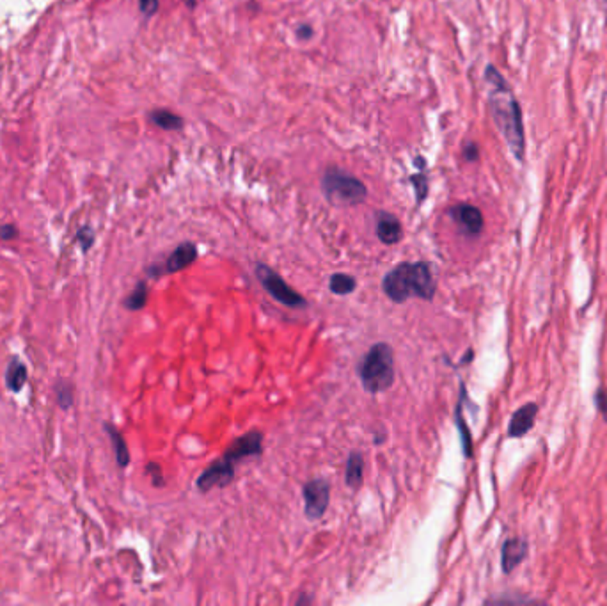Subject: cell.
I'll use <instances>...</instances> for the list:
<instances>
[{"mask_svg":"<svg viewBox=\"0 0 607 606\" xmlns=\"http://www.w3.org/2000/svg\"><path fill=\"white\" fill-rule=\"evenodd\" d=\"M359 377L364 390L370 393H382L391 388L394 382V358L388 343L371 347L359 364Z\"/></svg>","mask_w":607,"mask_h":606,"instance_id":"cell-3","label":"cell"},{"mask_svg":"<svg viewBox=\"0 0 607 606\" xmlns=\"http://www.w3.org/2000/svg\"><path fill=\"white\" fill-rule=\"evenodd\" d=\"M107 430H108V434H110V439H112V443H114V448H116L117 463H119V466H123V468H125L126 464L130 463V454H128V450H126L125 439L121 438V434L117 432L116 429H112L110 425H107Z\"/></svg>","mask_w":607,"mask_h":606,"instance_id":"cell-18","label":"cell"},{"mask_svg":"<svg viewBox=\"0 0 607 606\" xmlns=\"http://www.w3.org/2000/svg\"><path fill=\"white\" fill-rule=\"evenodd\" d=\"M256 276H258L259 283L265 286V290H267L274 299L279 301L281 304H285V306L288 307H302L307 304L306 299L293 290L291 286L286 285L285 279H283L276 270H272L268 265L265 264L256 265Z\"/></svg>","mask_w":607,"mask_h":606,"instance_id":"cell-5","label":"cell"},{"mask_svg":"<svg viewBox=\"0 0 607 606\" xmlns=\"http://www.w3.org/2000/svg\"><path fill=\"white\" fill-rule=\"evenodd\" d=\"M465 156H467L469 161H474V159H476V146H473V144H471V146L465 150Z\"/></svg>","mask_w":607,"mask_h":606,"instance_id":"cell-23","label":"cell"},{"mask_svg":"<svg viewBox=\"0 0 607 606\" xmlns=\"http://www.w3.org/2000/svg\"><path fill=\"white\" fill-rule=\"evenodd\" d=\"M362 471H364V459L357 452H352L346 461L345 482L350 489H359L362 484Z\"/></svg>","mask_w":607,"mask_h":606,"instance_id":"cell-14","label":"cell"},{"mask_svg":"<svg viewBox=\"0 0 607 606\" xmlns=\"http://www.w3.org/2000/svg\"><path fill=\"white\" fill-rule=\"evenodd\" d=\"M235 476V463L222 457L220 461H215L211 464L206 471H202L198 478V487L202 493H208L213 487H224Z\"/></svg>","mask_w":607,"mask_h":606,"instance_id":"cell-7","label":"cell"},{"mask_svg":"<svg viewBox=\"0 0 607 606\" xmlns=\"http://www.w3.org/2000/svg\"><path fill=\"white\" fill-rule=\"evenodd\" d=\"M453 221L460 226L465 233L478 235L483 230V215L473 205H457L451 208Z\"/></svg>","mask_w":607,"mask_h":606,"instance_id":"cell-9","label":"cell"},{"mask_svg":"<svg viewBox=\"0 0 607 606\" xmlns=\"http://www.w3.org/2000/svg\"><path fill=\"white\" fill-rule=\"evenodd\" d=\"M536 412H538V407L534 406V404H527V406L521 407L512 418V423H510V430H508L510 436H512V438L524 436V434L533 427Z\"/></svg>","mask_w":607,"mask_h":606,"instance_id":"cell-12","label":"cell"},{"mask_svg":"<svg viewBox=\"0 0 607 606\" xmlns=\"http://www.w3.org/2000/svg\"><path fill=\"white\" fill-rule=\"evenodd\" d=\"M383 292L394 303H403L409 297L431 301L435 294V279L427 261L400 264L383 277Z\"/></svg>","mask_w":607,"mask_h":606,"instance_id":"cell-2","label":"cell"},{"mask_svg":"<svg viewBox=\"0 0 607 606\" xmlns=\"http://www.w3.org/2000/svg\"><path fill=\"white\" fill-rule=\"evenodd\" d=\"M150 119L156 126L164 128V130H180L181 126H183L181 117L173 113H169V110H155V113L150 114Z\"/></svg>","mask_w":607,"mask_h":606,"instance_id":"cell-16","label":"cell"},{"mask_svg":"<svg viewBox=\"0 0 607 606\" xmlns=\"http://www.w3.org/2000/svg\"><path fill=\"white\" fill-rule=\"evenodd\" d=\"M59 402L62 406V409H68L71 406V393L66 386H60L59 388Z\"/></svg>","mask_w":607,"mask_h":606,"instance_id":"cell-21","label":"cell"},{"mask_svg":"<svg viewBox=\"0 0 607 606\" xmlns=\"http://www.w3.org/2000/svg\"><path fill=\"white\" fill-rule=\"evenodd\" d=\"M377 235H379L380 242L392 246V244H398L403 237V230H401V224L396 217L391 215V213H379V219H377Z\"/></svg>","mask_w":607,"mask_h":606,"instance_id":"cell-11","label":"cell"},{"mask_svg":"<svg viewBox=\"0 0 607 606\" xmlns=\"http://www.w3.org/2000/svg\"><path fill=\"white\" fill-rule=\"evenodd\" d=\"M146 299H147L146 285H144V283H139V285L135 286V290L132 292V294L128 295V299L125 301V306L128 307V310H132V312H135V310H141V307H144Z\"/></svg>","mask_w":607,"mask_h":606,"instance_id":"cell-19","label":"cell"},{"mask_svg":"<svg viewBox=\"0 0 607 606\" xmlns=\"http://www.w3.org/2000/svg\"><path fill=\"white\" fill-rule=\"evenodd\" d=\"M323 194L334 205H357L364 201L366 185L343 169H329L322 180Z\"/></svg>","mask_w":607,"mask_h":606,"instance_id":"cell-4","label":"cell"},{"mask_svg":"<svg viewBox=\"0 0 607 606\" xmlns=\"http://www.w3.org/2000/svg\"><path fill=\"white\" fill-rule=\"evenodd\" d=\"M355 286H357V283L350 274H334L331 277V283H329V288L336 295L352 294L355 290Z\"/></svg>","mask_w":607,"mask_h":606,"instance_id":"cell-17","label":"cell"},{"mask_svg":"<svg viewBox=\"0 0 607 606\" xmlns=\"http://www.w3.org/2000/svg\"><path fill=\"white\" fill-rule=\"evenodd\" d=\"M304 500H306V515L309 520H320L329 506L331 498V485L327 480L316 478L304 485L302 489Z\"/></svg>","mask_w":607,"mask_h":606,"instance_id":"cell-6","label":"cell"},{"mask_svg":"<svg viewBox=\"0 0 607 606\" xmlns=\"http://www.w3.org/2000/svg\"><path fill=\"white\" fill-rule=\"evenodd\" d=\"M298 36H302V38H311V36H313V32H311V27H300V29H298Z\"/></svg>","mask_w":607,"mask_h":606,"instance_id":"cell-24","label":"cell"},{"mask_svg":"<svg viewBox=\"0 0 607 606\" xmlns=\"http://www.w3.org/2000/svg\"><path fill=\"white\" fill-rule=\"evenodd\" d=\"M263 448V436L259 432H249L246 436L238 438L237 441L229 446V450L226 452L224 457H228L231 463H237L240 459H246L250 455H259Z\"/></svg>","mask_w":607,"mask_h":606,"instance_id":"cell-8","label":"cell"},{"mask_svg":"<svg viewBox=\"0 0 607 606\" xmlns=\"http://www.w3.org/2000/svg\"><path fill=\"white\" fill-rule=\"evenodd\" d=\"M27 381V370L20 361H13L5 372V382L11 391H20Z\"/></svg>","mask_w":607,"mask_h":606,"instance_id":"cell-15","label":"cell"},{"mask_svg":"<svg viewBox=\"0 0 607 606\" xmlns=\"http://www.w3.org/2000/svg\"><path fill=\"white\" fill-rule=\"evenodd\" d=\"M198 258V247L190 242H183L181 246H178L171 256L165 261L164 269H160L158 274H173L178 270H183L185 267H189L192 261Z\"/></svg>","mask_w":607,"mask_h":606,"instance_id":"cell-10","label":"cell"},{"mask_svg":"<svg viewBox=\"0 0 607 606\" xmlns=\"http://www.w3.org/2000/svg\"><path fill=\"white\" fill-rule=\"evenodd\" d=\"M485 80L488 84V105H490L494 123L499 128L513 156L517 161H522L525 153V135L517 98L494 66L487 68Z\"/></svg>","mask_w":607,"mask_h":606,"instance_id":"cell-1","label":"cell"},{"mask_svg":"<svg viewBox=\"0 0 607 606\" xmlns=\"http://www.w3.org/2000/svg\"><path fill=\"white\" fill-rule=\"evenodd\" d=\"M525 548L527 546H525V542L522 539H510V541L504 542L503 555H501L504 571L510 572L517 568L519 563L522 562V559L525 557Z\"/></svg>","mask_w":607,"mask_h":606,"instance_id":"cell-13","label":"cell"},{"mask_svg":"<svg viewBox=\"0 0 607 606\" xmlns=\"http://www.w3.org/2000/svg\"><path fill=\"white\" fill-rule=\"evenodd\" d=\"M14 235H16V228H13V226H2L0 228V238L2 240H11V238H14Z\"/></svg>","mask_w":607,"mask_h":606,"instance_id":"cell-22","label":"cell"},{"mask_svg":"<svg viewBox=\"0 0 607 606\" xmlns=\"http://www.w3.org/2000/svg\"><path fill=\"white\" fill-rule=\"evenodd\" d=\"M139 8L146 16H151L158 11V0H139Z\"/></svg>","mask_w":607,"mask_h":606,"instance_id":"cell-20","label":"cell"}]
</instances>
